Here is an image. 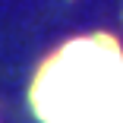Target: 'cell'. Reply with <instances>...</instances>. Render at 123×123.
Segmentation results:
<instances>
[{
	"label": "cell",
	"instance_id": "cell-1",
	"mask_svg": "<svg viewBox=\"0 0 123 123\" xmlns=\"http://www.w3.org/2000/svg\"><path fill=\"white\" fill-rule=\"evenodd\" d=\"M29 111L38 123H123V41L107 29L60 41L29 79Z\"/></svg>",
	"mask_w": 123,
	"mask_h": 123
}]
</instances>
